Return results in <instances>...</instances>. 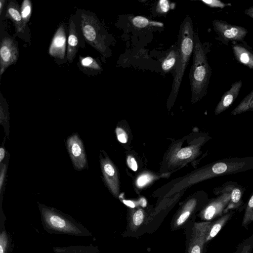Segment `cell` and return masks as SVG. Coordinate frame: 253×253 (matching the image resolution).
Segmentation results:
<instances>
[{"mask_svg": "<svg viewBox=\"0 0 253 253\" xmlns=\"http://www.w3.org/2000/svg\"><path fill=\"white\" fill-rule=\"evenodd\" d=\"M209 50V46L202 43L198 36L194 34L193 61L189 73L191 99L193 103L201 99L207 93L211 75L207 56Z\"/></svg>", "mask_w": 253, "mask_h": 253, "instance_id": "1", "label": "cell"}, {"mask_svg": "<svg viewBox=\"0 0 253 253\" xmlns=\"http://www.w3.org/2000/svg\"><path fill=\"white\" fill-rule=\"evenodd\" d=\"M194 45V34L192 20L189 15H187L180 26L178 56L169 102H173L177 97L186 65L193 52Z\"/></svg>", "mask_w": 253, "mask_h": 253, "instance_id": "2", "label": "cell"}, {"mask_svg": "<svg viewBox=\"0 0 253 253\" xmlns=\"http://www.w3.org/2000/svg\"><path fill=\"white\" fill-rule=\"evenodd\" d=\"M81 30L85 40L90 45L105 56L106 46L100 31V27L95 18L85 13L81 15Z\"/></svg>", "mask_w": 253, "mask_h": 253, "instance_id": "3", "label": "cell"}, {"mask_svg": "<svg viewBox=\"0 0 253 253\" xmlns=\"http://www.w3.org/2000/svg\"><path fill=\"white\" fill-rule=\"evenodd\" d=\"M212 24L213 29L217 35L216 39L226 45L230 42H244L248 33V30L245 28L231 24L222 20L215 19Z\"/></svg>", "mask_w": 253, "mask_h": 253, "instance_id": "4", "label": "cell"}, {"mask_svg": "<svg viewBox=\"0 0 253 253\" xmlns=\"http://www.w3.org/2000/svg\"><path fill=\"white\" fill-rule=\"evenodd\" d=\"M245 190V187L232 180L227 181L214 189L213 193L216 196L224 192H229L231 195L230 202L224 211L223 214L231 211L243 210L245 204L242 198Z\"/></svg>", "mask_w": 253, "mask_h": 253, "instance_id": "5", "label": "cell"}, {"mask_svg": "<svg viewBox=\"0 0 253 253\" xmlns=\"http://www.w3.org/2000/svg\"><path fill=\"white\" fill-rule=\"evenodd\" d=\"M231 198L229 192L221 193L209 201L202 209L199 216L203 221H211L223 214Z\"/></svg>", "mask_w": 253, "mask_h": 253, "instance_id": "6", "label": "cell"}, {"mask_svg": "<svg viewBox=\"0 0 253 253\" xmlns=\"http://www.w3.org/2000/svg\"><path fill=\"white\" fill-rule=\"evenodd\" d=\"M210 223L211 221H201L193 224L187 253H204Z\"/></svg>", "mask_w": 253, "mask_h": 253, "instance_id": "7", "label": "cell"}, {"mask_svg": "<svg viewBox=\"0 0 253 253\" xmlns=\"http://www.w3.org/2000/svg\"><path fill=\"white\" fill-rule=\"evenodd\" d=\"M18 56V49L13 40L7 37L3 38L0 48V76L9 66L16 63Z\"/></svg>", "mask_w": 253, "mask_h": 253, "instance_id": "8", "label": "cell"}, {"mask_svg": "<svg viewBox=\"0 0 253 253\" xmlns=\"http://www.w3.org/2000/svg\"><path fill=\"white\" fill-rule=\"evenodd\" d=\"M68 149L76 169H82L86 165V160L83 143L76 134L68 138L67 141Z\"/></svg>", "mask_w": 253, "mask_h": 253, "instance_id": "9", "label": "cell"}, {"mask_svg": "<svg viewBox=\"0 0 253 253\" xmlns=\"http://www.w3.org/2000/svg\"><path fill=\"white\" fill-rule=\"evenodd\" d=\"M242 84L241 80L232 84L230 89L223 94L220 100L217 104L214 112L215 115L222 113L231 105L238 97Z\"/></svg>", "mask_w": 253, "mask_h": 253, "instance_id": "10", "label": "cell"}, {"mask_svg": "<svg viewBox=\"0 0 253 253\" xmlns=\"http://www.w3.org/2000/svg\"><path fill=\"white\" fill-rule=\"evenodd\" d=\"M66 45V36L64 27L60 26L55 33L49 48V54L63 59L64 58Z\"/></svg>", "mask_w": 253, "mask_h": 253, "instance_id": "11", "label": "cell"}, {"mask_svg": "<svg viewBox=\"0 0 253 253\" xmlns=\"http://www.w3.org/2000/svg\"><path fill=\"white\" fill-rule=\"evenodd\" d=\"M232 47L234 56L241 64L253 69V50L244 41L233 42Z\"/></svg>", "mask_w": 253, "mask_h": 253, "instance_id": "12", "label": "cell"}, {"mask_svg": "<svg viewBox=\"0 0 253 253\" xmlns=\"http://www.w3.org/2000/svg\"><path fill=\"white\" fill-rule=\"evenodd\" d=\"M235 213L234 211H231L228 212L216 218L214 220L211 221L206 236V243L213 239L231 219Z\"/></svg>", "mask_w": 253, "mask_h": 253, "instance_id": "13", "label": "cell"}, {"mask_svg": "<svg viewBox=\"0 0 253 253\" xmlns=\"http://www.w3.org/2000/svg\"><path fill=\"white\" fill-rule=\"evenodd\" d=\"M197 205L196 199H192L188 202L173 219L172 222L173 228H177L183 225L193 213Z\"/></svg>", "mask_w": 253, "mask_h": 253, "instance_id": "14", "label": "cell"}, {"mask_svg": "<svg viewBox=\"0 0 253 253\" xmlns=\"http://www.w3.org/2000/svg\"><path fill=\"white\" fill-rule=\"evenodd\" d=\"M78 48V35L76 26L73 21H71L68 38L67 58L69 62H72L76 54Z\"/></svg>", "mask_w": 253, "mask_h": 253, "instance_id": "15", "label": "cell"}, {"mask_svg": "<svg viewBox=\"0 0 253 253\" xmlns=\"http://www.w3.org/2000/svg\"><path fill=\"white\" fill-rule=\"evenodd\" d=\"M6 17L13 22L17 32L24 31L21 11L18 5L13 1H10L7 6Z\"/></svg>", "mask_w": 253, "mask_h": 253, "instance_id": "16", "label": "cell"}, {"mask_svg": "<svg viewBox=\"0 0 253 253\" xmlns=\"http://www.w3.org/2000/svg\"><path fill=\"white\" fill-rule=\"evenodd\" d=\"M248 111H253V90L231 112L230 115H237Z\"/></svg>", "mask_w": 253, "mask_h": 253, "instance_id": "17", "label": "cell"}, {"mask_svg": "<svg viewBox=\"0 0 253 253\" xmlns=\"http://www.w3.org/2000/svg\"><path fill=\"white\" fill-rule=\"evenodd\" d=\"M178 56L177 49H171L163 59L161 67L163 71L168 72L175 66Z\"/></svg>", "mask_w": 253, "mask_h": 253, "instance_id": "18", "label": "cell"}, {"mask_svg": "<svg viewBox=\"0 0 253 253\" xmlns=\"http://www.w3.org/2000/svg\"><path fill=\"white\" fill-rule=\"evenodd\" d=\"M101 166L104 177L111 187H113L114 186L113 178L115 174L114 167L107 159L102 160Z\"/></svg>", "mask_w": 253, "mask_h": 253, "instance_id": "19", "label": "cell"}, {"mask_svg": "<svg viewBox=\"0 0 253 253\" xmlns=\"http://www.w3.org/2000/svg\"><path fill=\"white\" fill-rule=\"evenodd\" d=\"M144 219V212L142 209H138L133 212L129 219L130 229L135 231L142 224Z\"/></svg>", "mask_w": 253, "mask_h": 253, "instance_id": "20", "label": "cell"}, {"mask_svg": "<svg viewBox=\"0 0 253 253\" xmlns=\"http://www.w3.org/2000/svg\"><path fill=\"white\" fill-rule=\"evenodd\" d=\"M21 14L24 30L29 21L32 13V3L29 0H24L21 7Z\"/></svg>", "mask_w": 253, "mask_h": 253, "instance_id": "21", "label": "cell"}, {"mask_svg": "<svg viewBox=\"0 0 253 253\" xmlns=\"http://www.w3.org/2000/svg\"><path fill=\"white\" fill-rule=\"evenodd\" d=\"M49 223L54 228L57 229H63L66 228L67 223L66 221L60 216L50 213L47 215Z\"/></svg>", "mask_w": 253, "mask_h": 253, "instance_id": "22", "label": "cell"}, {"mask_svg": "<svg viewBox=\"0 0 253 253\" xmlns=\"http://www.w3.org/2000/svg\"><path fill=\"white\" fill-rule=\"evenodd\" d=\"M253 212V193L249 199L245 210V212L243 216L242 225L244 227H247L250 224V217L251 214Z\"/></svg>", "mask_w": 253, "mask_h": 253, "instance_id": "23", "label": "cell"}, {"mask_svg": "<svg viewBox=\"0 0 253 253\" xmlns=\"http://www.w3.org/2000/svg\"><path fill=\"white\" fill-rule=\"evenodd\" d=\"M81 64L83 67L93 70L98 71L101 69L100 66L96 60L90 56L83 58L81 60Z\"/></svg>", "mask_w": 253, "mask_h": 253, "instance_id": "24", "label": "cell"}, {"mask_svg": "<svg viewBox=\"0 0 253 253\" xmlns=\"http://www.w3.org/2000/svg\"><path fill=\"white\" fill-rule=\"evenodd\" d=\"M133 25L138 28H144L151 24V22L145 17L137 16L132 20Z\"/></svg>", "mask_w": 253, "mask_h": 253, "instance_id": "25", "label": "cell"}, {"mask_svg": "<svg viewBox=\"0 0 253 253\" xmlns=\"http://www.w3.org/2000/svg\"><path fill=\"white\" fill-rule=\"evenodd\" d=\"M205 4L212 8H223L226 6H231L230 3H224L219 0H201Z\"/></svg>", "mask_w": 253, "mask_h": 253, "instance_id": "26", "label": "cell"}, {"mask_svg": "<svg viewBox=\"0 0 253 253\" xmlns=\"http://www.w3.org/2000/svg\"><path fill=\"white\" fill-rule=\"evenodd\" d=\"M170 3L167 0H160L156 6V11L160 14L168 12L170 9Z\"/></svg>", "mask_w": 253, "mask_h": 253, "instance_id": "27", "label": "cell"}, {"mask_svg": "<svg viewBox=\"0 0 253 253\" xmlns=\"http://www.w3.org/2000/svg\"><path fill=\"white\" fill-rule=\"evenodd\" d=\"M193 153V149L191 148H185L180 150L177 154V156L181 159H187L190 157Z\"/></svg>", "mask_w": 253, "mask_h": 253, "instance_id": "28", "label": "cell"}, {"mask_svg": "<svg viewBox=\"0 0 253 253\" xmlns=\"http://www.w3.org/2000/svg\"><path fill=\"white\" fill-rule=\"evenodd\" d=\"M151 180L152 177L150 175L143 174L137 178L136 184L138 187H143L148 184Z\"/></svg>", "mask_w": 253, "mask_h": 253, "instance_id": "29", "label": "cell"}, {"mask_svg": "<svg viewBox=\"0 0 253 253\" xmlns=\"http://www.w3.org/2000/svg\"><path fill=\"white\" fill-rule=\"evenodd\" d=\"M116 131L118 140L122 143H126L127 140V136L125 131L122 128L118 127Z\"/></svg>", "mask_w": 253, "mask_h": 253, "instance_id": "30", "label": "cell"}, {"mask_svg": "<svg viewBox=\"0 0 253 253\" xmlns=\"http://www.w3.org/2000/svg\"><path fill=\"white\" fill-rule=\"evenodd\" d=\"M127 163L128 166L133 171H136L137 169V164L135 159L131 157L128 156L127 159Z\"/></svg>", "mask_w": 253, "mask_h": 253, "instance_id": "31", "label": "cell"}, {"mask_svg": "<svg viewBox=\"0 0 253 253\" xmlns=\"http://www.w3.org/2000/svg\"><path fill=\"white\" fill-rule=\"evenodd\" d=\"M6 245V240L4 234L0 236V253H4L5 247Z\"/></svg>", "mask_w": 253, "mask_h": 253, "instance_id": "32", "label": "cell"}, {"mask_svg": "<svg viewBox=\"0 0 253 253\" xmlns=\"http://www.w3.org/2000/svg\"><path fill=\"white\" fill-rule=\"evenodd\" d=\"M6 171V166L3 165L2 168L1 169L0 176V189L1 190L3 181L4 177V175Z\"/></svg>", "mask_w": 253, "mask_h": 253, "instance_id": "33", "label": "cell"}, {"mask_svg": "<svg viewBox=\"0 0 253 253\" xmlns=\"http://www.w3.org/2000/svg\"><path fill=\"white\" fill-rule=\"evenodd\" d=\"M244 13L245 14L253 19V6L246 9Z\"/></svg>", "mask_w": 253, "mask_h": 253, "instance_id": "34", "label": "cell"}, {"mask_svg": "<svg viewBox=\"0 0 253 253\" xmlns=\"http://www.w3.org/2000/svg\"><path fill=\"white\" fill-rule=\"evenodd\" d=\"M5 156V150L2 147L0 148V162H1Z\"/></svg>", "mask_w": 253, "mask_h": 253, "instance_id": "35", "label": "cell"}, {"mask_svg": "<svg viewBox=\"0 0 253 253\" xmlns=\"http://www.w3.org/2000/svg\"><path fill=\"white\" fill-rule=\"evenodd\" d=\"M124 202L125 204L129 207H131V208H133L134 207L133 203L130 201H124Z\"/></svg>", "mask_w": 253, "mask_h": 253, "instance_id": "36", "label": "cell"}, {"mask_svg": "<svg viewBox=\"0 0 253 253\" xmlns=\"http://www.w3.org/2000/svg\"><path fill=\"white\" fill-rule=\"evenodd\" d=\"M5 0H0V14H1L3 6L4 5V2Z\"/></svg>", "mask_w": 253, "mask_h": 253, "instance_id": "37", "label": "cell"}, {"mask_svg": "<svg viewBox=\"0 0 253 253\" xmlns=\"http://www.w3.org/2000/svg\"><path fill=\"white\" fill-rule=\"evenodd\" d=\"M249 221L250 223L253 221V212L251 214L250 216Z\"/></svg>", "mask_w": 253, "mask_h": 253, "instance_id": "38", "label": "cell"}]
</instances>
